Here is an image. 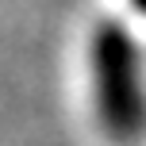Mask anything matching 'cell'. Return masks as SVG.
Segmentation results:
<instances>
[{"label":"cell","instance_id":"cell-1","mask_svg":"<svg viewBox=\"0 0 146 146\" xmlns=\"http://www.w3.org/2000/svg\"><path fill=\"white\" fill-rule=\"evenodd\" d=\"M92 88L96 108L111 139L131 142L146 123V100L139 81V54L123 27L108 23L92 38Z\"/></svg>","mask_w":146,"mask_h":146},{"label":"cell","instance_id":"cell-2","mask_svg":"<svg viewBox=\"0 0 146 146\" xmlns=\"http://www.w3.org/2000/svg\"><path fill=\"white\" fill-rule=\"evenodd\" d=\"M135 4H139V12H142V15H146V0H135Z\"/></svg>","mask_w":146,"mask_h":146}]
</instances>
